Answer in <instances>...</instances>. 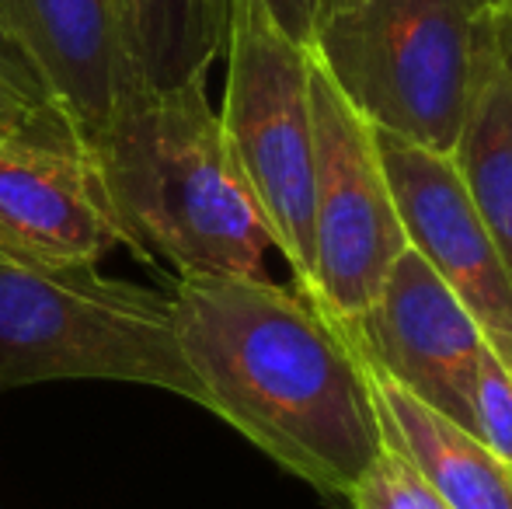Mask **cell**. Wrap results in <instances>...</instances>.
I'll list each match as a JSON object with an SVG mask.
<instances>
[{"label":"cell","instance_id":"e0dca14e","mask_svg":"<svg viewBox=\"0 0 512 509\" xmlns=\"http://www.w3.org/2000/svg\"><path fill=\"white\" fill-rule=\"evenodd\" d=\"M269 14L293 35L297 42L310 39V25H314V14H317V0H265Z\"/></svg>","mask_w":512,"mask_h":509},{"label":"cell","instance_id":"8992f818","mask_svg":"<svg viewBox=\"0 0 512 509\" xmlns=\"http://www.w3.org/2000/svg\"><path fill=\"white\" fill-rule=\"evenodd\" d=\"M310 53V49H307ZM314 119V272L304 300L335 328H356L408 248L373 126L310 56Z\"/></svg>","mask_w":512,"mask_h":509},{"label":"cell","instance_id":"3957f363","mask_svg":"<svg viewBox=\"0 0 512 509\" xmlns=\"http://www.w3.org/2000/svg\"><path fill=\"white\" fill-rule=\"evenodd\" d=\"M42 381H122L199 398L168 293L95 265L0 258V387Z\"/></svg>","mask_w":512,"mask_h":509},{"label":"cell","instance_id":"6da1fadb","mask_svg":"<svg viewBox=\"0 0 512 509\" xmlns=\"http://www.w3.org/2000/svg\"><path fill=\"white\" fill-rule=\"evenodd\" d=\"M168 297L196 405L321 496H349L380 447L349 339L269 276L178 279Z\"/></svg>","mask_w":512,"mask_h":509},{"label":"cell","instance_id":"30bf717a","mask_svg":"<svg viewBox=\"0 0 512 509\" xmlns=\"http://www.w3.org/2000/svg\"><path fill=\"white\" fill-rule=\"evenodd\" d=\"M338 332L418 401L474 433V374L488 346L464 304L411 245L391 265L363 321Z\"/></svg>","mask_w":512,"mask_h":509},{"label":"cell","instance_id":"9a60e30c","mask_svg":"<svg viewBox=\"0 0 512 509\" xmlns=\"http://www.w3.org/2000/svg\"><path fill=\"white\" fill-rule=\"evenodd\" d=\"M474 436L499 457L512 475V377L495 360L492 349H485L474 374Z\"/></svg>","mask_w":512,"mask_h":509},{"label":"cell","instance_id":"44dd1931","mask_svg":"<svg viewBox=\"0 0 512 509\" xmlns=\"http://www.w3.org/2000/svg\"><path fill=\"white\" fill-rule=\"evenodd\" d=\"M0 60H7V63H14L11 56H7V49H4V42H0ZM14 67H18V63H14Z\"/></svg>","mask_w":512,"mask_h":509},{"label":"cell","instance_id":"d6986e66","mask_svg":"<svg viewBox=\"0 0 512 509\" xmlns=\"http://www.w3.org/2000/svg\"><path fill=\"white\" fill-rule=\"evenodd\" d=\"M35 116H42V112L18 109V105H4V102H0V136L11 133V129H18V126H25V123H32Z\"/></svg>","mask_w":512,"mask_h":509},{"label":"cell","instance_id":"ffe728a7","mask_svg":"<svg viewBox=\"0 0 512 509\" xmlns=\"http://www.w3.org/2000/svg\"><path fill=\"white\" fill-rule=\"evenodd\" d=\"M478 14L485 11H512V0H467Z\"/></svg>","mask_w":512,"mask_h":509},{"label":"cell","instance_id":"ba28073f","mask_svg":"<svg viewBox=\"0 0 512 509\" xmlns=\"http://www.w3.org/2000/svg\"><path fill=\"white\" fill-rule=\"evenodd\" d=\"M0 42L84 150H95L126 98L147 88L122 0H0Z\"/></svg>","mask_w":512,"mask_h":509},{"label":"cell","instance_id":"9c48e42d","mask_svg":"<svg viewBox=\"0 0 512 509\" xmlns=\"http://www.w3.org/2000/svg\"><path fill=\"white\" fill-rule=\"evenodd\" d=\"M377 133V150L394 192L408 245L450 286L481 328V339L512 377V279L478 217L453 154Z\"/></svg>","mask_w":512,"mask_h":509},{"label":"cell","instance_id":"2e32d148","mask_svg":"<svg viewBox=\"0 0 512 509\" xmlns=\"http://www.w3.org/2000/svg\"><path fill=\"white\" fill-rule=\"evenodd\" d=\"M0 102L18 105V109L49 112L46 105H42L39 91H35L32 77H28L21 67H14V63H7V60H0ZM49 116H53V112H49Z\"/></svg>","mask_w":512,"mask_h":509},{"label":"cell","instance_id":"7a4b0ae2","mask_svg":"<svg viewBox=\"0 0 512 509\" xmlns=\"http://www.w3.org/2000/svg\"><path fill=\"white\" fill-rule=\"evenodd\" d=\"M91 154L140 262L164 255L178 279L265 276L269 231L227 154L206 81L133 91Z\"/></svg>","mask_w":512,"mask_h":509},{"label":"cell","instance_id":"7402d4cb","mask_svg":"<svg viewBox=\"0 0 512 509\" xmlns=\"http://www.w3.org/2000/svg\"><path fill=\"white\" fill-rule=\"evenodd\" d=\"M321 4H324V0H317V7H321Z\"/></svg>","mask_w":512,"mask_h":509},{"label":"cell","instance_id":"8fae6325","mask_svg":"<svg viewBox=\"0 0 512 509\" xmlns=\"http://www.w3.org/2000/svg\"><path fill=\"white\" fill-rule=\"evenodd\" d=\"M352 346V342H349ZM356 349V346H352ZM366 391L373 401L380 436L391 440L439 492L450 509H512L509 468L471 433L418 401L408 387L387 377L366 353H359Z\"/></svg>","mask_w":512,"mask_h":509},{"label":"cell","instance_id":"277c9868","mask_svg":"<svg viewBox=\"0 0 512 509\" xmlns=\"http://www.w3.org/2000/svg\"><path fill=\"white\" fill-rule=\"evenodd\" d=\"M481 14L467 0H324L307 49L370 126L453 154Z\"/></svg>","mask_w":512,"mask_h":509},{"label":"cell","instance_id":"7c38bea8","mask_svg":"<svg viewBox=\"0 0 512 509\" xmlns=\"http://www.w3.org/2000/svg\"><path fill=\"white\" fill-rule=\"evenodd\" d=\"M453 161L512 279V84L485 14L478 25L471 105L453 143Z\"/></svg>","mask_w":512,"mask_h":509},{"label":"cell","instance_id":"4fadbf2b","mask_svg":"<svg viewBox=\"0 0 512 509\" xmlns=\"http://www.w3.org/2000/svg\"><path fill=\"white\" fill-rule=\"evenodd\" d=\"M129 46L150 91L206 81L223 53L227 0H122Z\"/></svg>","mask_w":512,"mask_h":509},{"label":"cell","instance_id":"ac0fdd59","mask_svg":"<svg viewBox=\"0 0 512 509\" xmlns=\"http://www.w3.org/2000/svg\"><path fill=\"white\" fill-rule=\"evenodd\" d=\"M485 18H488V28H492V35H495L502 67H506L509 84H512V11H485Z\"/></svg>","mask_w":512,"mask_h":509},{"label":"cell","instance_id":"5b68a950","mask_svg":"<svg viewBox=\"0 0 512 509\" xmlns=\"http://www.w3.org/2000/svg\"><path fill=\"white\" fill-rule=\"evenodd\" d=\"M223 56L227 84L216 112L223 143L304 297L314 272L310 53L272 18L265 0H227Z\"/></svg>","mask_w":512,"mask_h":509},{"label":"cell","instance_id":"5bb4252c","mask_svg":"<svg viewBox=\"0 0 512 509\" xmlns=\"http://www.w3.org/2000/svg\"><path fill=\"white\" fill-rule=\"evenodd\" d=\"M345 499L352 509H450L439 499V492L418 475L415 464L384 436H380L373 461L363 468Z\"/></svg>","mask_w":512,"mask_h":509},{"label":"cell","instance_id":"52a82bcc","mask_svg":"<svg viewBox=\"0 0 512 509\" xmlns=\"http://www.w3.org/2000/svg\"><path fill=\"white\" fill-rule=\"evenodd\" d=\"M129 248L105 175L49 112L0 136V258L98 265Z\"/></svg>","mask_w":512,"mask_h":509}]
</instances>
